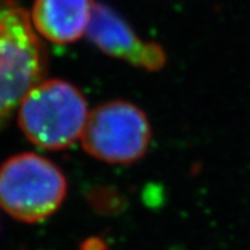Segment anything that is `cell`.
<instances>
[{"label": "cell", "mask_w": 250, "mask_h": 250, "mask_svg": "<svg viewBox=\"0 0 250 250\" xmlns=\"http://www.w3.org/2000/svg\"><path fill=\"white\" fill-rule=\"evenodd\" d=\"M47 56L31 16L14 0H0V122L43 80Z\"/></svg>", "instance_id": "cell-2"}, {"label": "cell", "mask_w": 250, "mask_h": 250, "mask_svg": "<svg viewBox=\"0 0 250 250\" xmlns=\"http://www.w3.org/2000/svg\"><path fill=\"white\" fill-rule=\"evenodd\" d=\"M86 36L99 50L133 66L155 71L167 60L159 44L143 41L118 13L104 4L94 3Z\"/></svg>", "instance_id": "cell-5"}, {"label": "cell", "mask_w": 250, "mask_h": 250, "mask_svg": "<svg viewBox=\"0 0 250 250\" xmlns=\"http://www.w3.org/2000/svg\"><path fill=\"white\" fill-rule=\"evenodd\" d=\"M88 116L83 93L60 79L38 83L18 107V125L24 136L51 151L67 149L82 139Z\"/></svg>", "instance_id": "cell-1"}, {"label": "cell", "mask_w": 250, "mask_h": 250, "mask_svg": "<svg viewBox=\"0 0 250 250\" xmlns=\"http://www.w3.org/2000/svg\"><path fill=\"white\" fill-rule=\"evenodd\" d=\"M66 193V178L44 156L22 152L0 165V208L17 221H43L59 209Z\"/></svg>", "instance_id": "cell-3"}, {"label": "cell", "mask_w": 250, "mask_h": 250, "mask_svg": "<svg viewBox=\"0 0 250 250\" xmlns=\"http://www.w3.org/2000/svg\"><path fill=\"white\" fill-rule=\"evenodd\" d=\"M80 140L94 159L109 164H132L149 150L151 128L137 105L111 101L89 112Z\"/></svg>", "instance_id": "cell-4"}, {"label": "cell", "mask_w": 250, "mask_h": 250, "mask_svg": "<svg viewBox=\"0 0 250 250\" xmlns=\"http://www.w3.org/2000/svg\"><path fill=\"white\" fill-rule=\"evenodd\" d=\"M92 0H35L31 22L37 35L56 44H67L86 35Z\"/></svg>", "instance_id": "cell-6"}]
</instances>
